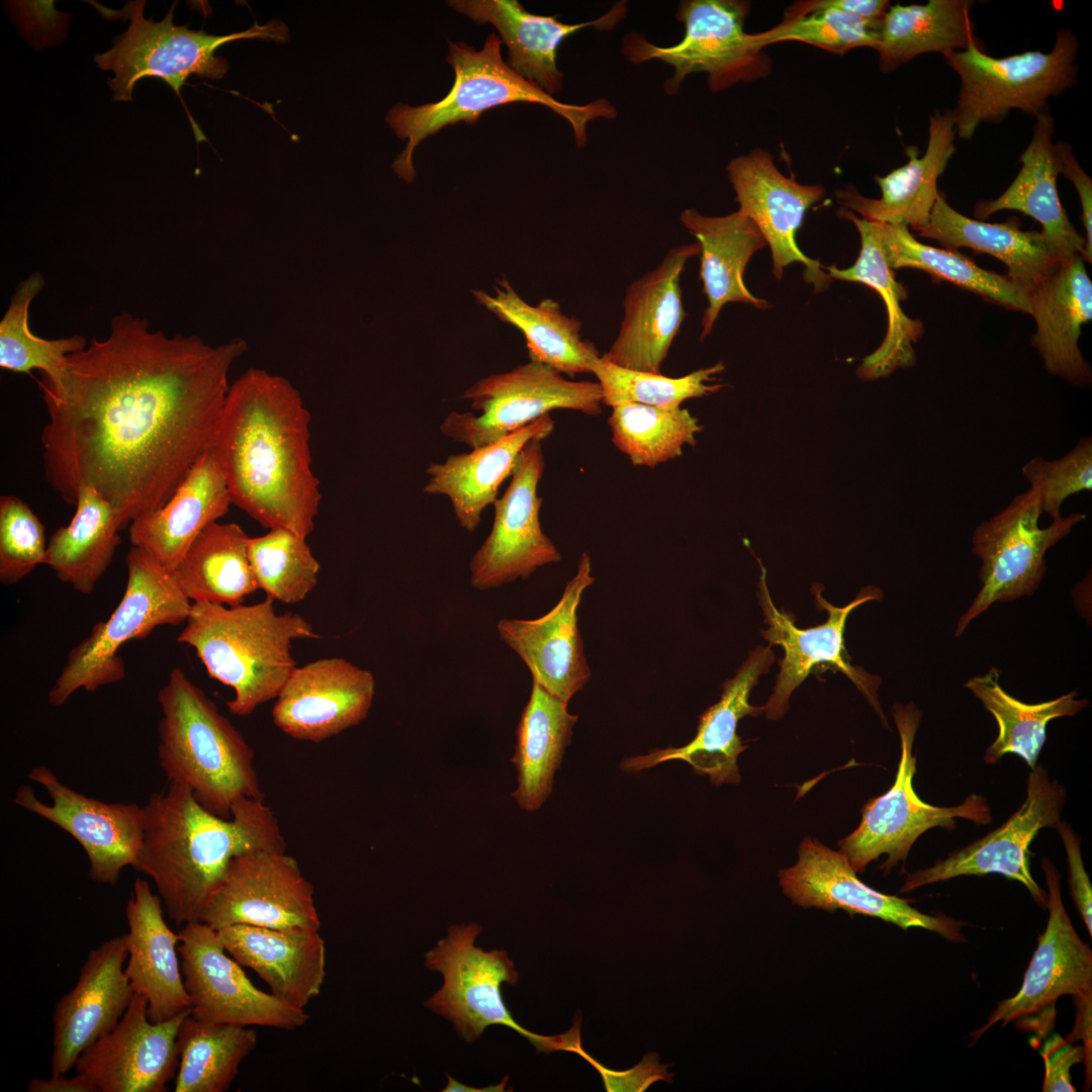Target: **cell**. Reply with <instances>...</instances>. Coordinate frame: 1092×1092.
<instances>
[{"label":"cell","mask_w":1092,"mask_h":1092,"mask_svg":"<svg viewBox=\"0 0 1092 1092\" xmlns=\"http://www.w3.org/2000/svg\"><path fill=\"white\" fill-rule=\"evenodd\" d=\"M375 694L371 671L341 658H322L295 667L272 709L286 735L321 742L366 719Z\"/></svg>","instance_id":"484cf974"},{"label":"cell","mask_w":1092,"mask_h":1092,"mask_svg":"<svg viewBox=\"0 0 1092 1092\" xmlns=\"http://www.w3.org/2000/svg\"><path fill=\"white\" fill-rule=\"evenodd\" d=\"M1054 155L1059 174L1065 176L1074 185L1081 203V220L1085 228V251L1083 260L1092 262V180L1082 169L1074 156L1073 148L1066 142L1054 143Z\"/></svg>","instance_id":"94428289"},{"label":"cell","mask_w":1092,"mask_h":1092,"mask_svg":"<svg viewBox=\"0 0 1092 1092\" xmlns=\"http://www.w3.org/2000/svg\"><path fill=\"white\" fill-rule=\"evenodd\" d=\"M216 931L226 951L282 1002L305 1009L320 995L327 975L320 930L235 924Z\"/></svg>","instance_id":"d6a6232c"},{"label":"cell","mask_w":1092,"mask_h":1092,"mask_svg":"<svg viewBox=\"0 0 1092 1092\" xmlns=\"http://www.w3.org/2000/svg\"><path fill=\"white\" fill-rule=\"evenodd\" d=\"M779 882L784 894L804 908L841 909L850 915L880 918L904 930L922 928L953 942L965 940V922L922 913L906 899L872 889L857 878L841 850L834 851L811 837L802 841L797 863L779 872Z\"/></svg>","instance_id":"44dd1931"},{"label":"cell","mask_w":1092,"mask_h":1092,"mask_svg":"<svg viewBox=\"0 0 1092 1092\" xmlns=\"http://www.w3.org/2000/svg\"><path fill=\"white\" fill-rule=\"evenodd\" d=\"M74 507L71 522L51 535L44 564L61 581L87 595L110 565L121 529L111 504L93 487L81 486Z\"/></svg>","instance_id":"ee69618b"},{"label":"cell","mask_w":1092,"mask_h":1092,"mask_svg":"<svg viewBox=\"0 0 1092 1092\" xmlns=\"http://www.w3.org/2000/svg\"><path fill=\"white\" fill-rule=\"evenodd\" d=\"M28 1092H98L93 1083L84 1075L77 1073L73 1077L52 1076L49 1079L33 1078L28 1083Z\"/></svg>","instance_id":"be15d7a7"},{"label":"cell","mask_w":1092,"mask_h":1092,"mask_svg":"<svg viewBox=\"0 0 1092 1092\" xmlns=\"http://www.w3.org/2000/svg\"><path fill=\"white\" fill-rule=\"evenodd\" d=\"M47 546L44 526L30 507L16 495H1V583L15 584L44 564Z\"/></svg>","instance_id":"11a10c76"},{"label":"cell","mask_w":1092,"mask_h":1092,"mask_svg":"<svg viewBox=\"0 0 1092 1092\" xmlns=\"http://www.w3.org/2000/svg\"><path fill=\"white\" fill-rule=\"evenodd\" d=\"M309 424L287 379L252 368L230 386L210 446L233 505L263 527L304 538L314 529L322 500Z\"/></svg>","instance_id":"7a4b0ae2"},{"label":"cell","mask_w":1092,"mask_h":1092,"mask_svg":"<svg viewBox=\"0 0 1092 1092\" xmlns=\"http://www.w3.org/2000/svg\"><path fill=\"white\" fill-rule=\"evenodd\" d=\"M881 20H867L834 10H817L783 19L778 25L752 33L758 49L782 41H800L832 54L843 55L856 48L875 49Z\"/></svg>","instance_id":"db71d44e"},{"label":"cell","mask_w":1092,"mask_h":1092,"mask_svg":"<svg viewBox=\"0 0 1092 1092\" xmlns=\"http://www.w3.org/2000/svg\"><path fill=\"white\" fill-rule=\"evenodd\" d=\"M199 921L320 930L312 884L286 851L256 849L235 856Z\"/></svg>","instance_id":"ac0fdd59"},{"label":"cell","mask_w":1092,"mask_h":1092,"mask_svg":"<svg viewBox=\"0 0 1092 1092\" xmlns=\"http://www.w3.org/2000/svg\"><path fill=\"white\" fill-rule=\"evenodd\" d=\"M125 565L126 585L118 606L68 653L48 695L52 706H63L81 689L91 693L122 680L125 664L118 650L124 643L145 639L160 626L186 622L192 603L171 572L134 546L125 556Z\"/></svg>","instance_id":"ba28073f"},{"label":"cell","mask_w":1092,"mask_h":1092,"mask_svg":"<svg viewBox=\"0 0 1092 1092\" xmlns=\"http://www.w3.org/2000/svg\"><path fill=\"white\" fill-rule=\"evenodd\" d=\"M175 1092H224L243 1061L255 1050L251 1026L202 1021L188 1014L178 1031Z\"/></svg>","instance_id":"c3c4849f"},{"label":"cell","mask_w":1092,"mask_h":1092,"mask_svg":"<svg viewBox=\"0 0 1092 1092\" xmlns=\"http://www.w3.org/2000/svg\"><path fill=\"white\" fill-rule=\"evenodd\" d=\"M974 5L972 0L890 5L875 48L880 70L888 73L920 55L963 51L980 40L970 16Z\"/></svg>","instance_id":"7bdbcfd3"},{"label":"cell","mask_w":1092,"mask_h":1092,"mask_svg":"<svg viewBox=\"0 0 1092 1092\" xmlns=\"http://www.w3.org/2000/svg\"><path fill=\"white\" fill-rule=\"evenodd\" d=\"M1041 515L1039 494L1029 487L975 528L972 553L981 561V588L959 619L956 637L993 604L1033 595L1045 575L1049 549L1086 519L1084 513H1073L1041 528Z\"/></svg>","instance_id":"7c38bea8"},{"label":"cell","mask_w":1092,"mask_h":1092,"mask_svg":"<svg viewBox=\"0 0 1092 1092\" xmlns=\"http://www.w3.org/2000/svg\"><path fill=\"white\" fill-rule=\"evenodd\" d=\"M493 291L472 293L478 304L523 334L530 361L569 376L593 372L601 356L590 342L581 339V323L564 314L558 302L546 298L531 305L505 278Z\"/></svg>","instance_id":"60d3db41"},{"label":"cell","mask_w":1092,"mask_h":1092,"mask_svg":"<svg viewBox=\"0 0 1092 1092\" xmlns=\"http://www.w3.org/2000/svg\"><path fill=\"white\" fill-rule=\"evenodd\" d=\"M448 4L477 23L492 24L508 48V65L551 96L562 90L563 74L557 67L560 43L588 26L612 29L627 14L626 3L620 2L595 20L567 24L557 15L531 13L517 0H452Z\"/></svg>","instance_id":"1f68e13d"},{"label":"cell","mask_w":1092,"mask_h":1092,"mask_svg":"<svg viewBox=\"0 0 1092 1092\" xmlns=\"http://www.w3.org/2000/svg\"><path fill=\"white\" fill-rule=\"evenodd\" d=\"M159 764L168 783L191 791L222 818L246 799H264L254 751L215 703L178 667L158 693Z\"/></svg>","instance_id":"277c9868"},{"label":"cell","mask_w":1092,"mask_h":1092,"mask_svg":"<svg viewBox=\"0 0 1092 1092\" xmlns=\"http://www.w3.org/2000/svg\"><path fill=\"white\" fill-rule=\"evenodd\" d=\"M1048 886L1045 908L1049 918L1044 931L1025 972L1018 992L1001 1001L986 1023L972 1031L975 1042L991 1026L1007 1025L1013 1020L1036 1013L1054 1004L1061 996L1092 998V951L1072 924L1064 906L1060 874L1046 858L1041 861Z\"/></svg>","instance_id":"cb8c5ba5"},{"label":"cell","mask_w":1092,"mask_h":1092,"mask_svg":"<svg viewBox=\"0 0 1092 1092\" xmlns=\"http://www.w3.org/2000/svg\"><path fill=\"white\" fill-rule=\"evenodd\" d=\"M1040 1054L1045 1068L1042 1091H1076L1071 1082L1070 1071L1074 1065L1085 1062L1084 1046L1073 1045L1068 1037L1063 1038L1056 1034L1045 1041Z\"/></svg>","instance_id":"680465c9"},{"label":"cell","mask_w":1092,"mask_h":1092,"mask_svg":"<svg viewBox=\"0 0 1092 1092\" xmlns=\"http://www.w3.org/2000/svg\"><path fill=\"white\" fill-rule=\"evenodd\" d=\"M1065 802V788L1051 781L1041 765H1035L1028 775L1024 802L1004 824L932 867L909 874L901 892L961 876L996 873L1023 884L1035 902L1045 908L1046 893L1029 871L1028 847L1040 829L1057 827Z\"/></svg>","instance_id":"ffe728a7"},{"label":"cell","mask_w":1092,"mask_h":1092,"mask_svg":"<svg viewBox=\"0 0 1092 1092\" xmlns=\"http://www.w3.org/2000/svg\"><path fill=\"white\" fill-rule=\"evenodd\" d=\"M952 111L936 110L929 116L928 142L922 156L909 151V161L885 176H876L881 196L869 198L848 187L836 191L844 208L869 221L923 229L940 193L937 180L956 153Z\"/></svg>","instance_id":"e575fe53"},{"label":"cell","mask_w":1092,"mask_h":1092,"mask_svg":"<svg viewBox=\"0 0 1092 1092\" xmlns=\"http://www.w3.org/2000/svg\"><path fill=\"white\" fill-rule=\"evenodd\" d=\"M758 562L761 569L758 599L764 621L768 625L761 630V635L769 647L779 645L785 651L780 660L774 692L762 706L764 715L771 720L782 718L788 710L792 693L816 667L825 665L845 674L867 699L883 724L889 727L877 693L881 684L880 677L851 664L844 640L849 614L867 602L882 600V590L873 585L866 586L849 604L835 607L823 599L819 588L813 586L816 603L827 611L828 618L822 625L801 629L795 624L793 614L775 606L766 583V570L760 560Z\"/></svg>","instance_id":"9a60e30c"},{"label":"cell","mask_w":1092,"mask_h":1092,"mask_svg":"<svg viewBox=\"0 0 1092 1092\" xmlns=\"http://www.w3.org/2000/svg\"><path fill=\"white\" fill-rule=\"evenodd\" d=\"M502 43L494 32L488 35L480 51L464 42H449L446 61L454 70L455 80L446 96L420 106L398 103L389 110L387 124L397 138L407 140L404 150L392 164L399 178L413 182L416 176L413 154L426 138L459 121L474 123L483 112L499 105L525 102L550 108L569 122L577 147L586 143L588 122L598 118H616L615 107L606 99L583 105L558 101L520 76L503 60Z\"/></svg>","instance_id":"8992f818"},{"label":"cell","mask_w":1092,"mask_h":1092,"mask_svg":"<svg viewBox=\"0 0 1092 1092\" xmlns=\"http://www.w3.org/2000/svg\"><path fill=\"white\" fill-rule=\"evenodd\" d=\"M145 4L146 1H128L123 10L118 11L129 20L127 30L115 37L109 51L94 57L100 69L114 73L108 80L113 101L132 100L133 88L144 78L165 81L182 100L180 89L190 75L221 79L226 74L229 63L214 54L221 46L242 39L285 42L289 38L288 27L279 20L263 25L255 22L244 31L213 35L175 25L173 16L177 2L159 22L145 18Z\"/></svg>","instance_id":"9c48e42d"},{"label":"cell","mask_w":1092,"mask_h":1092,"mask_svg":"<svg viewBox=\"0 0 1092 1092\" xmlns=\"http://www.w3.org/2000/svg\"><path fill=\"white\" fill-rule=\"evenodd\" d=\"M231 505L224 474L209 448L160 509L129 524V541L172 572L199 534Z\"/></svg>","instance_id":"836d02e7"},{"label":"cell","mask_w":1092,"mask_h":1092,"mask_svg":"<svg viewBox=\"0 0 1092 1092\" xmlns=\"http://www.w3.org/2000/svg\"><path fill=\"white\" fill-rule=\"evenodd\" d=\"M594 581L590 557L582 553L575 575L553 609L533 620L502 619L496 626L500 640L522 658L533 680L566 704L590 676L577 610Z\"/></svg>","instance_id":"4316f807"},{"label":"cell","mask_w":1092,"mask_h":1092,"mask_svg":"<svg viewBox=\"0 0 1092 1092\" xmlns=\"http://www.w3.org/2000/svg\"><path fill=\"white\" fill-rule=\"evenodd\" d=\"M542 440L523 450L510 483L494 504L491 530L469 562L470 583L479 590L525 579L540 566L561 560L542 531L538 496L545 461Z\"/></svg>","instance_id":"d6986e66"},{"label":"cell","mask_w":1092,"mask_h":1092,"mask_svg":"<svg viewBox=\"0 0 1092 1092\" xmlns=\"http://www.w3.org/2000/svg\"><path fill=\"white\" fill-rule=\"evenodd\" d=\"M577 718L568 712L566 703L533 680L530 699L517 726L511 758L517 770V787L512 797L521 809L537 811L551 795L554 775L570 743Z\"/></svg>","instance_id":"b9f144b4"},{"label":"cell","mask_w":1092,"mask_h":1092,"mask_svg":"<svg viewBox=\"0 0 1092 1092\" xmlns=\"http://www.w3.org/2000/svg\"><path fill=\"white\" fill-rule=\"evenodd\" d=\"M999 676L1000 670L992 666L985 674L971 677L965 684L998 726L997 737L987 748L984 761L992 764L1005 754H1016L1032 769L1045 742L1048 724L1057 718L1076 715L1089 706V701L1077 699L1078 692L1074 690L1051 701L1027 704L1005 692Z\"/></svg>","instance_id":"bcb514c9"},{"label":"cell","mask_w":1092,"mask_h":1092,"mask_svg":"<svg viewBox=\"0 0 1092 1092\" xmlns=\"http://www.w3.org/2000/svg\"><path fill=\"white\" fill-rule=\"evenodd\" d=\"M1054 131L1050 112L1035 117L1031 140L1018 159L1021 167L1016 177L999 197L979 201L974 214L986 218L1006 209L1023 212L1041 224V234L1061 260L1075 255L1083 258L1085 239L1070 222L1058 192Z\"/></svg>","instance_id":"74e56055"},{"label":"cell","mask_w":1092,"mask_h":1092,"mask_svg":"<svg viewBox=\"0 0 1092 1092\" xmlns=\"http://www.w3.org/2000/svg\"><path fill=\"white\" fill-rule=\"evenodd\" d=\"M553 429L554 421L545 415L495 442L432 462L426 469L429 479L423 491L446 496L460 527L472 533L483 511L498 497L502 484L512 476L525 447L534 440L543 441Z\"/></svg>","instance_id":"d590c367"},{"label":"cell","mask_w":1092,"mask_h":1092,"mask_svg":"<svg viewBox=\"0 0 1092 1092\" xmlns=\"http://www.w3.org/2000/svg\"><path fill=\"white\" fill-rule=\"evenodd\" d=\"M482 931L476 923L453 925L426 952L425 965L443 976L442 987L425 1005L448 1019L462 1039L473 1042L490 1025H504L528 1038L537 1052L557 1050V1036L533 1033L521 1026L505 1004L502 985H515L519 974L506 950L475 945Z\"/></svg>","instance_id":"4fadbf2b"},{"label":"cell","mask_w":1092,"mask_h":1092,"mask_svg":"<svg viewBox=\"0 0 1092 1092\" xmlns=\"http://www.w3.org/2000/svg\"><path fill=\"white\" fill-rule=\"evenodd\" d=\"M179 934V956L191 1015L199 1020L294 1030L309 1020L305 1009L257 988L224 948L216 929L194 921Z\"/></svg>","instance_id":"2e32d148"},{"label":"cell","mask_w":1092,"mask_h":1092,"mask_svg":"<svg viewBox=\"0 0 1092 1092\" xmlns=\"http://www.w3.org/2000/svg\"><path fill=\"white\" fill-rule=\"evenodd\" d=\"M1056 829L1063 840L1067 853L1071 896L1091 936L1092 888L1081 855L1080 838L1072 827L1062 820H1060Z\"/></svg>","instance_id":"91938a15"},{"label":"cell","mask_w":1092,"mask_h":1092,"mask_svg":"<svg viewBox=\"0 0 1092 1092\" xmlns=\"http://www.w3.org/2000/svg\"><path fill=\"white\" fill-rule=\"evenodd\" d=\"M890 6L887 0H809L790 5L783 19H790L817 10H834L867 20H881Z\"/></svg>","instance_id":"6125c7cd"},{"label":"cell","mask_w":1092,"mask_h":1092,"mask_svg":"<svg viewBox=\"0 0 1092 1092\" xmlns=\"http://www.w3.org/2000/svg\"><path fill=\"white\" fill-rule=\"evenodd\" d=\"M461 398L470 400L477 414L452 411L442 421L440 431L470 449L495 442L551 411L573 410L596 416L603 404L598 382L569 380L532 361L479 379Z\"/></svg>","instance_id":"5bb4252c"},{"label":"cell","mask_w":1092,"mask_h":1092,"mask_svg":"<svg viewBox=\"0 0 1092 1092\" xmlns=\"http://www.w3.org/2000/svg\"><path fill=\"white\" fill-rule=\"evenodd\" d=\"M250 536L236 523L214 522L194 540L171 572L193 603L235 607L258 589L248 554Z\"/></svg>","instance_id":"f6af8a7d"},{"label":"cell","mask_w":1092,"mask_h":1092,"mask_svg":"<svg viewBox=\"0 0 1092 1092\" xmlns=\"http://www.w3.org/2000/svg\"><path fill=\"white\" fill-rule=\"evenodd\" d=\"M126 960L123 934L89 951L75 986L55 1006L52 1076L67 1074L89 1045L119 1022L134 995Z\"/></svg>","instance_id":"d4e9b609"},{"label":"cell","mask_w":1092,"mask_h":1092,"mask_svg":"<svg viewBox=\"0 0 1092 1092\" xmlns=\"http://www.w3.org/2000/svg\"><path fill=\"white\" fill-rule=\"evenodd\" d=\"M27 778L47 791L51 804L40 801L28 785L17 788L13 803L71 835L85 851L94 882L115 885L125 867L133 868L144 834V806L83 795L44 765L30 769Z\"/></svg>","instance_id":"e0dca14e"},{"label":"cell","mask_w":1092,"mask_h":1092,"mask_svg":"<svg viewBox=\"0 0 1092 1092\" xmlns=\"http://www.w3.org/2000/svg\"><path fill=\"white\" fill-rule=\"evenodd\" d=\"M775 661L769 646H757L749 653L736 674L723 684L720 700L700 717L697 734L680 747L656 748L647 754L625 759L622 768L637 772L669 760L688 762L698 775H707L715 786L740 782L738 756L746 749L737 734L745 716L763 713L762 707L749 703L750 692L760 675Z\"/></svg>","instance_id":"f1b7e54d"},{"label":"cell","mask_w":1092,"mask_h":1092,"mask_svg":"<svg viewBox=\"0 0 1092 1092\" xmlns=\"http://www.w3.org/2000/svg\"><path fill=\"white\" fill-rule=\"evenodd\" d=\"M883 253L891 269L916 268L935 280L970 290L989 302L1029 313L1028 292L1007 275L979 267L957 250L938 249L918 242L903 224L878 222Z\"/></svg>","instance_id":"7dc6e473"},{"label":"cell","mask_w":1092,"mask_h":1092,"mask_svg":"<svg viewBox=\"0 0 1092 1092\" xmlns=\"http://www.w3.org/2000/svg\"><path fill=\"white\" fill-rule=\"evenodd\" d=\"M144 811L132 869L153 881L176 925L199 921L235 856L256 849L286 851L278 819L263 799L243 800L222 818L186 787L168 783L149 796Z\"/></svg>","instance_id":"3957f363"},{"label":"cell","mask_w":1092,"mask_h":1092,"mask_svg":"<svg viewBox=\"0 0 1092 1092\" xmlns=\"http://www.w3.org/2000/svg\"><path fill=\"white\" fill-rule=\"evenodd\" d=\"M839 214L855 225L860 237L859 254L851 267L840 269L831 265L824 268L831 279L859 282L873 288L885 303L888 315L886 336L882 344L862 360L856 371L862 380H877L899 368L915 364L913 345L921 337L923 326L919 320L907 316L902 309L901 301L908 297V293L886 262L878 222L860 218L846 209Z\"/></svg>","instance_id":"f35d334b"},{"label":"cell","mask_w":1092,"mask_h":1092,"mask_svg":"<svg viewBox=\"0 0 1092 1092\" xmlns=\"http://www.w3.org/2000/svg\"><path fill=\"white\" fill-rule=\"evenodd\" d=\"M273 600L229 607L191 604L186 625L177 637L193 647L211 678L232 688L229 711L248 716L279 695L296 667L291 653L295 639L318 635L299 614H277Z\"/></svg>","instance_id":"5b68a950"},{"label":"cell","mask_w":1092,"mask_h":1092,"mask_svg":"<svg viewBox=\"0 0 1092 1092\" xmlns=\"http://www.w3.org/2000/svg\"><path fill=\"white\" fill-rule=\"evenodd\" d=\"M700 252L698 242L673 247L655 269L627 288L619 333L603 359L631 370L660 373L686 315L680 275Z\"/></svg>","instance_id":"83f0119b"},{"label":"cell","mask_w":1092,"mask_h":1092,"mask_svg":"<svg viewBox=\"0 0 1092 1092\" xmlns=\"http://www.w3.org/2000/svg\"><path fill=\"white\" fill-rule=\"evenodd\" d=\"M679 219L701 247L700 279L708 305L702 317L701 340L713 330L728 302H742L757 308L769 303L754 296L744 283L750 258L767 244L755 223L739 209L726 215L710 216L695 208L685 209Z\"/></svg>","instance_id":"8d00e7d4"},{"label":"cell","mask_w":1092,"mask_h":1092,"mask_svg":"<svg viewBox=\"0 0 1092 1092\" xmlns=\"http://www.w3.org/2000/svg\"><path fill=\"white\" fill-rule=\"evenodd\" d=\"M727 175L739 210L755 223L770 248L775 277L780 280L787 266L800 263L805 280L816 291L825 289L831 278L821 270L820 262L801 251L796 239L806 211L823 198L825 188L785 176L772 156L758 148L733 158Z\"/></svg>","instance_id":"7402d4cb"},{"label":"cell","mask_w":1092,"mask_h":1092,"mask_svg":"<svg viewBox=\"0 0 1092 1092\" xmlns=\"http://www.w3.org/2000/svg\"><path fill=\"white\" fill-rule=\"evenodd\" d=\"M191 1010L152 1022L147 1001L134 994L116 1026L78 1058L77 1073L98 1092H164L179 1064L178 1031Z\"/></svg>","instance_id":"603a6c76"},{"label":"cell","mask_w":1092,"mask_h":1092,"mask_svg":"<svg viewBox=\"0 0 1092 1092\" xmlns=\"http://www.w3.org/2000/svg\"><path fill=\"white\" fill-rule=\"evenodd\" d=\"M1028 297L1036 324L1031 344L1045 370L1074 386L1090 387L1091 367L1079 348L1082 326L1092 318V282L1082 256L1060 261Z\"/></svg>","instance_id":"4dcf8cb0"},{"label":"cell","mask_w":1092,"mask_h":1092,"mask_svg":"<svg viewBox=\"0 0 1092 1092\" xmlns=\"http://www.w3.org/2000/svg\"><path fill=\"white\" fill-rule=\"evenodd\" d=\"M724 369V364L718 362L681 377H668L623 368L600 357L592 373L601 386L603 404L634 402L675 410L687 399L719 391L723 385L715 383L716 375Z\"/></svg>","instance_id":"f5cc1de1"},{"label":"cell","mask_w":1092,"mask_h":1092,"mask_svg":"<svg viewBox=\"0 0 1092 1092\" xmlns=\"http://www.w3.org/2000/svg\"><path fill=\"white\" fill-rule=\"evenodd\" d=\"M892 714L897 726L901 755L895 782L882 796L874 798L862 809L858 827L839 842L855 873L887 854L881 869L888 873L899 861H905L918 837L925 831L940 827L952 830L956 819L970 820L978 825L992 821L990 806L986 799L972 794L953 807H939L923 802L913 788L916 772V756L913 743L922 713L911 702L894 704Z\"/></svg>","instance_id":"8fae6325"},{"label":"cell","mask_w":1092,"mask_h":1092,"mask_svg":"<svg viewBox=\"0 0 1092 1092\" xmlns=\"http://www.w3.org/2000/svg\"><path fill=\"white\" fill-rule=\"evenodd\" d=\"M163 906L149 882L135 879L125 906V974L134 994L146 999L152 1022L191 1010L181 970L179 934L168 926Z\"/></svg>","instance_id":"f546056e"},{"label":"cell","mask_w":1092,"mask_h":1092,"mask_svg":"<svg viewBox=\"0 0 1092 1092\" xmlns=\"http://www.w3.org/2000/svg\"><path fill=\"white\" fill-rule=\"evenodd\" d=\"M981 40L968 49L946 53L945 63L961 82L951 110L956 136L971 141L981 123L1000 124L1013 109L1034 118L1050 112L1049 99L1077 82L1079 39L1059 28L1050 52L1027 51L995 58Z\"/></svg>","instance_id":"52a82bcc"},{"label":"cell","mask_w":1092,"mask_h":1092,"mask_svg":"<svg viewBox=\"0 0 1092 1092\" xmlns=\"http://www.w3.org/2000/svg\"><path fill=\"white\" fill-rule=\"evenodd\" d=\"M749 2L742 0H687L678 3L676 18L684 23L682 38L661 47L637 33L627 34L622 54L633 64L659 60L673 68L664 83L675 94L687 76L706 73L714 93L740 82L769 75L771 61L744 30Z\"/></svg>","instance_id":"30bf717a"},{"label":"cell","mask_w":1092,"mask_h":1092,"mask_svg":"<svg viewBox=\"0 0 1092 1092\" xmlns=\"http://www.w3.org/2000/svg\"><path fill=\"white\" fill-rule=\"evenodd\" d=\"M248 554L258 588L273 601L301 602L317 584L320 563L306 538L290 530L272 528L251 537Z\"/></svg>","instance_id":"816d5d0a"},{"label":"cell","mask_w":1092,"mask_h":1092,"mask_svg":"<svg viewBox=\"0 0 1092 1092\" xmlns=\"http://www.w3.org/2000/svg\"><path fill=\"white\" fill-rule=\"evenodd\" d=\"M1023 477L1040 497L1042 514L1052 521L1062 517L1061 508L1071 495L1092 490V437H1081L1065 455L1054 460L1040 456L1021 468Z\"/></svg>","instance_id":"9f6ffc18"},{"label":"cell","mask_w":1092,"mask_h":1092,"mask_svg":"<svg viewBox=\"0 0 1092 1092\" xmlns=\"http://www.w3.org/2000/svg\"><path fill=\"white\" fill-rule=\"evenodd\" d=\"M918 236L948 250L966 247L997 258L1007 267L1006 275L1027 292L1062 261L1041 232L1022 231L1017 217L1001 223L973 219L953 209L941 192Z\"/></svg>","instance_id":"ab89813d"},{"label":"cell","mask_w":1092,"mask_h":1092,"mask_svg":"<svg viewBox=\"0 0 1092 1092\" xmlns=\"http://www.w3.org/2000/svg\"><path fill=\"white\" fill-rule=\"evenodd\" d=\"M247 348L239 338L210 346L115 315L106 338L68 356L59 377L37 380L47 482L71 506L81 486L93 487L121 530L160 509L210 448L230 369Z\"/></svg>","instance_id":"6da1fadb"},{"label":"cell","mask_w":1092,"mask_h":1092,"mask_svg":"<svg viewBox=\"0 0 1092 1092\" xmlns=\"http://www.w3.org/2000/svg\"><path fill=\"white\" fill-rule=\"evenodd\" d=\"M576 1054L599 1071L608 1092H642L656 1081L670 1082L672 1078V1074L666 1071L667 1066L661 1065L655 1054L646 1055L640 1064L625 1071H614L604 1067L582 1048Z\"/></svg>","instance_id":"6f0895ef"},{"label":"cell","mask_w":1092,"mask_h":1092,"mask_svg":"<svg viewBox=\"0 0 1092 1092\" xmlns=\"http://www.w3.org/2000/svg\"><path fill=\"white\" fill-rule=\"evenodd\" d=\"M608 424L613 444L635 466L653 468L697 443L699 420L686 408L665 410L634 402L612 406Z\"/></svg>","instance_id":"681fc988"},{"label":"cell","mask_w":1092,"mask_h":1092,"mask_svg":"<svg viewBox=\"0 0 1092 1092\" xmlns=\"http://www.w3.org/2000/svg\"><path fill=\"white\" fill-rule=\"evenodd\" d=\"M44 286L38 272L21 281L13 292L0 322V367L16 373H30L51 379L64 371L68 356L87 347L84 336L44 339L34 335L29 327V307Z\"/></svg>","instance_id":"f907efd6"}]
</instances>
